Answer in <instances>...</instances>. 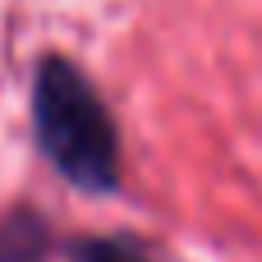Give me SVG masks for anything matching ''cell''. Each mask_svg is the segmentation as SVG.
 I'll list each match as a JSON object with an SVG mask.
<instances>
[{
  "label": "cell",
  "mask_w": 262,
  "mask_h": 262,
  "mask_svg": "<svg viewBox=\"0 0 262 262\" xmlns=\"http://www.w3.org/2000/svg\"><path fill=\"white\" fill-rule=\"evenodd\" d=\"M78 262H147V258L124 239H88L78 249Z\"/></svg>",
  "instance_id": "cell-3"
},
{
  "label": "cell",
  "mask_w": 262,
  "mask_h": 262,
  "mask_svg": "<svg viewBox=\"0 0 262 262\" xmlns=\"http://www.w3.org/2000/svg\"><path fill=\"white\" fill-rule=\"evenodd\" d=\"M41 249H46L41 216H32V212L5 216V226H0V262H41Z\"/></svg>",
  "instance_id": "cell-2"
},
{
  "label": "cell",
  "mask_w": 262,
  "mask_h": 262,
  "mask_svg": "<svg viewBox=\"0 0 262 262\" xmlns=\"http://www.w3.org/2000/svg\"><path fill=\"white\" fill-rule=\"evenodd\" d=\"M32 124L51 166L88 193L115 189V124L78 64L46 55L32 78Z\"/></svg>",
  "instance_id": "cell-1"
}]
</instances>
